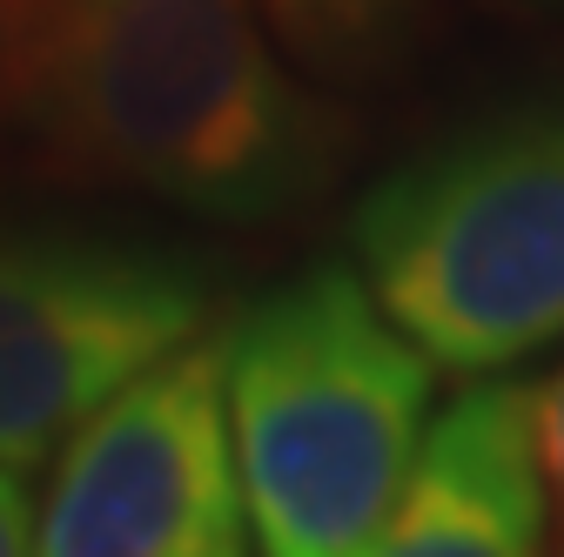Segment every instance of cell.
<instances>
[{
    "label": "cell",
    "mask_w": 564,
    "mask_h": 557,
    "mask_svg": "<svg viewBox=\"0 0 564 557\" xmlns=\"http://www.w3.org/2000/svg\"><path fill=\"white\" fill-rule=\"evenodd\" d=\"M0 557H34V498L14 463H0Z\"/></svg>",
    "instance_id": "ba28073f"
},
{
    "label": "cell",
    "mask_w": 564,
    "mask_h": 557,
    "mask_svg": "<svg viewBox=\"0 0 564 557\" xmlns=\"http://www.w3.org/2000/svg\"><path fill=\"white\" fill-rule=\"evenodd\" d=\"M208 269L182 249L28 229L0 236V463H41L149 363L202 336Z\"/></svg>",
    "instance_id": "277c9868"
},
{
    "label": "cell",
    "mask_w": 564,
    "mask_h": 557,
    "mask_svg": "<svg viewBox=\"0 0 564 557\" xmlns=\"http://www.w3.org/2000/svg\"><path fill=\"white\" fill-rule=\"evenodd\" d=\"M357 275L437 370L490 376L564 336V101L397 162L349 216Z\"/></svg>",
    "instance_id": "3957f363"
},
{
    "label": "cell",
    "mask_w": 564,
    "mask_h": 557,
    "mask_svg": "<svg viewBox=\"0 0 564 557\" xmlns=\"http://www.w3.org/2000/svg\"><path fill=\"white\" fill-rule=\"evenodd\" d=\"M538 444H544V483L564 504V370L538 390Z\"/></svg>",
    "instance_id": "9c48e42d"
},
{
    "label": "cell",
    "mask_w": 564,
    "mask_h": 557,
    "mask_svg": "<svg viewBox=\"0 0 564 557\" xmlns=\"http://www.w3.org/2000/svg\"><path fill=\"white\" fill-rule=\"evenodd\" d=\"M437 363L343 262L262 290L223 336V403L262 557H364L423 444Z\"/></svg>",
    "instance_id": "7a4b0ae2"
},
{
    "label": "cell",
    "mask_w": 564,
    "mask_h": 557,
    "mask_svg": "<svg viewBox=\"0 0 564 557\" xmlns=\"http://www.w3.org/2000/svg\"><path fill=\"white\" fill-rule=\"evenodd\" d=\"M34 557H256L223 336H188L61 444Z\"/></svg>",
    "instance_id": "5b68a950"
},
{
    "label": "cell",
    "mask_w": 564,
    "mask_h": 557,
    "mask_svg": "<svg viewBox=\"0 0 564 557\" xmlns=\"http://www.w3.org/2000/svg\"><path fill=\"white\" fill-rule=\"evenodd\" d=\"M531 8H564V0H531Z\"/></svg>",
    "instance_id": "30bf717a"
},
{
    "label": "cell",
    "mask_w": 564,
    "mask_h": 557,
    "mask_svg": "<svg viewBox=\"0 0 564 557\" xmlns=\"http://www.w3.org/2000/svg\"><path fill=\"white\" fill-rule=\"evenodd\" d=\"M0 101L67 182L236 229L296 216L343 155L249 0H0Z\"/></svg>",
    "instance_id": "6da1fadb"
},
{
    "label": "cell",
    "mask_w": 564,
    "mask_h": 557,
    "mask_svg": "<svg viewBox=\"0 0 564 557\" xmlns=\"http://www.w3.org/2000/svg\"><path fill=\"white\" fill-rule=\"evenodd\" d=\"M544 444L538 390L470 383L416 444L403 491L364 557H538Z\"/></svg>",
    "instance_id": "8992f818"
},
{
    "label": "cell",
    "mask_w": 564,
    "mask_h": 557,
    "mask_svg": "<svg viewBox=\"0 0 564 557\" xmlns=\"http://www.w3.org/2000/svg\"><path fill=\"white\" fill-rule=\"evenodd\" d=\"M262 14L296 54L336 67V75H357L397 41L410 0H262Z\"/></svg>",
    "instance_id": "52a82bcc"
}]
</instances>
